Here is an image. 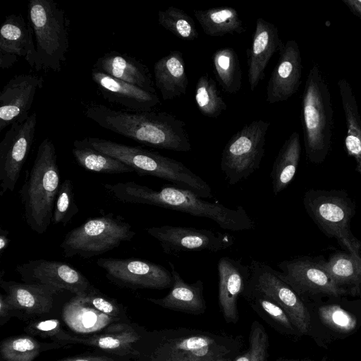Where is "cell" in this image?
I'll return each mask as SVG.
<instances>
[{
    "instance_id": "9c48e42d",
    "label": "cell",
    "mask_w": 361,
    "mask_h": 361,
    "mask_svg": "<svg viewBox=\"0 0 361 361\" xmlns=\"http://www.w3.org/2000/svg\"><path fill=\"white\" fill-rule=\"evenodd\" d=\"M303 204L308 215L324 233L335 238L350 254L360 256L361 242L353 235L350 227L355 206L347 194L311 189L305 193Z\"/></svg>"
},
{
    "instance_id": "ac0fdd59",
    "label": "cell",
    "mask_w": 361,
    "mask_h": 361,
    "mask_svg": "<svg viewBox=\"0 0 361 361\" xmlns=\"http://www.w3.org/2000/svg\"><path fill=\"white\" fill-rule=\"evenodd\" d=\"M279 53V59L267 86L268 104L288 100L298 91L302 82V58L297 42L288 40Z\"/></svg>"
},
{
    "instance_id": "b9f144b4",
    "label": "cell",
    "mask_w": 361,
    "mask_h": 361,
    "mask_svg": "<svg viewBox=\"0 0 361 361\" xmlns=\"http://www.w3.org/2000/svg\"><path fill=\"white\" fill-rule=\"evenodd\" d=\"M319 314L322 322L335 331L348 333L356 326L355 317L338 305L322 306Z\"/></svg>"
},
{
    "instance_id": "7c38bea8",
    "label": "cell",
    "mask_w": 361,
    "mask_h": 361,
    "mask_svg": "<svg viewBox=\"0 0 361 361\" xmlns=\"http://www.w3.org/2000/svg\"><path fill=\"white\" fill-rule=\"evenodd\" d=\"M97 264L115 285L133 290L171 288V271L154 262L136 258H99Z\"/></svg>"
},
{
    "instance_id": "44dd1931",
    "label": "cell",
    "mask_w": 361,
    "mask_h": 361,
    "mask_svg": "<svg viewBox=\"0 0 361 361\" xmlns=\"http://www.w3.org/2000/svg\"><path fill=\"white\" fill-rule=\"evenodd\" d=\"M145 331L144 327L129 322H118L91 336H75L74 344L88 345L117 357L136 361L139 353L135 345Z\"/></svg>"
},
{
    "instance_id": "603a6c76",
    "label": "cell",
    "mask_w": 361,
    "mask_h": 361,
    "mask_svg": "<svg viewBox=\"0 0 361 361\" xmlns=\"http://www.w3.org/2000/svg\"><path fill=\"white\" fill-rule=\"evenodd\" d=\"M91 77L106 100L118 104L130 111H152L160 103L156 93L113 78L96 68H92Z\"/></svg>"
},
{
    "instance_id": "f1b7e54d",
    "label": "cell",
    "mask_w": 361,
    "mask_h": 361,
    "mask_svg": "<svg viewBox=\"0 0 361 361\" xmlns=\"http://www.w3.org/2000/svg\"><path fill=\"white\" fill-rule=\"evenodd\" d=\"M301 154V143L298 132L292 133L280 149L270 173L272 191L277 195L293 179Z\"/></svg>"
},
{
    "instance_id": "52a82bcc",
    "label": "cell",
    "mask_w": 361,
    "mask_h": 361,
    "mask_svg": "<svg viewBox=\"0 0 361 361\" xmlns=\"http://www.w3.org/2000/svg\"><path fill=\"white\" fill-rule=\"evenodd\" d=\"M27 20L36 49L34 69L59 72L69 49L68 20L53 0H30Z\"/></svg>"
},
{
    "instance_id": "6da1fadb",
    "label": "cell",
    "mask_w": 361,
    "mask_h": 361,
    "mask_svg": "<svg viewBox=\"0 0 361 361\" xmlns=\"http://www.w3.org/2000/svg\"><path fill=\"white\" fill-rule=\"evenodd\" d=\"M103 185L109 194L122 202L156 206L209 219L221 228L231 231L255 228V222L243 206L231 209L218 202L207 201L192 191L174 185H166L159 190L134 181Z\"/></svg>"
},
{
    "instance_id": "484cf974",
    "label": "cell",
    "mask_w": 361,
    "mask_h": 361,
    "mask_svg": "<svg viewBox=\"0 0 361 361\" xmlns=\"http://www.w3.org/2000/svg\"><path fill=\"white\" fill-rule=\"evenodd\" d=\"M92 68L113 78L156 93L148 68L127 54L115 50L106 52L95 61Z\"/></svg>"
},
{
    "instance_id": "f546056e",
    "label": "cell",
    "mask_w": 361,
    "mask_h": 361,
    "mask_svg": "<svg viewBox=\"0 0 361 361\" xmlns=\"http://www.w3.org/2000/svg\"><path fill=\"white\" fill-rule=\"evenodd\" d=\"M193 13L203 32L211 37L242 34L246 30L238 11L231 6L194 10Z\"/></svg>"
},
{
    "instance_id": "bcb514c9",
    "label": "cell",
    "mask_w": 361,
    "mask_h": 361,
    "mask_svg": "<svg viewBox=\"0 0 361 361\" xmlns=\"http://www.w3.org/2000/svg\"><path fill=\"white\" fill-rule=\"evenodd\" d=\"M8 231L7 230L0 229V256H2L4 252L8 247L10 239L8 237Z\"/></svg>"
},
{
    "instance_id": "5bb4252c",
    "label": "cell",
    "mask_w": 361,
    "mask_h": 361,
    "mask_svg": "<svg viewBox=\"0 0 361 361\" xmlns=\"http://www.w3.org/2000/svg\"><path fill=\"white\" fill-rule=\"evenodd\" d=\"M37 126L33 112L23 122L15 123L0 142V195L13 192L32 145Z\"/></svg>"
},
{
    "instance_id": "836d02e7",
    "label": "cell",
    "mask_w": 361,
    "mask_h": 361,
    "mask_svg": "<svg viewBox=\"0 0 361 361\" xmlns=\"http://www.w3.org/2000/svg\"><path fill=\"white\" fill-rule=\"evenodd\" d=\"M214 75L225 92H238L242 84V71L238 56L231 47L217 49L212 55Z\"/></svg>"
},
{
    "instance_id": "30bf717a",
    "label": "cell",
    "mask_w": 361,
    "mask_h": 361,
    "mask_svg": "<svg viewBox=\"0 0 361 361\" xmlns=\"http://www.w3.org/2000/svg\"><path fill=\"white\" fill-rule=\"evenodd\" d=\"M269 126V121H252L227 142L221 153L220 166L229 185L248 178L259 168Z\"/></svg>"
},
{
    "instance_id": "7dc6e473",
    "label": "cell",
    "mask_w": 361,
    "mask_h": 361,
    "mask_svg": "<svg viewBox=\"0 0 361 361\" xmlns=\"http://www.w3.org/2000/svg\"><path fill=\"white\" fill-rule=\"evenodd\" d=\"M239 355V354H238ZM238 355H228V356H224V357H221L217 360H216L215 361H233L234 358L237 356Z\"/></svg>"
},
{
    "instance_id": "1f68e13d",
    "label": "cell",
    "mask_w": 361,
    "mask_h": 361,
    "mask_svg": "<svg viewBox=\"0 0 361 361\" xmlns=\"http://www.w3.org/2000/svg\"><path fill=\"white\" fill-rule=\"evenodd\" d=\"M61 346L56 342H39L30 335L10 336L0 343V359L1 361H34L42 351Z\"/></svg>"
},
{
    "instance_id": "4dcf8cb0",
    "label": "cell",
    "mask_w": 361,
    "mask_h": 361,
    "mask_svg": "<svg viewBox=\"0 0 361 361\" xmlns=\"http://www.w3.org/2000/svg\"><path fill=\"white\" fill-rule=\"evenodd\" d=\"M242 297L263 320L277 331L289 335L299 334L286 312L269 297L247 287Z\"/></svg>"
},
{
    "instance_id": "8fae6325",
    "label": "cell",
    "mask_w": 361,
    "mask_h": 361,
    "mask_svg": "<svg viewBox=\"0 0 361 361\" xmlns=\"http://www.w3.org/2000/svg\"><path fill=\"white\" fill-rule=\"evenodd\" d=\"M250 268L246 287L269 297L286 312L299 334H308L310 317L300 295L267 263L252 259Z\"/></svg>"
},
{
    "instance_id": "f35d334b",
    "label": "cell",
    "mask_w": 361,
    "mask_h": 361,
    "mask_svg": "<svg viewBox=\"0 0 361 361\" xmlns=\"http://www.w3.org/2000/svg\"><path fill=\"white\" fill-rule=\"evenodd\" d=\"M78 212L73 183L70 179L66 178L59 189L51 223L66 226Z\"/></svg>"
},
{
    "instance_id": "e575fe53",
    "label": "cell",
    "mask_w": 361,
    "mask_h": 361,
    "mask_svg": "<svg viewBox=\"0 0 361 361\" xmlns=\"http://www.w3.org/2000/svg\"><path fill=\"white\" fill-rule=\"evenodd\" d=\"M338 285L361 283V257L353 254L336 253L326 262H318Z\"/></svg>"
},
{
    "instance_id": "7402d4cb",
    "label": "cell",
    "mask_w": 361,
    "mask_h": 361,
    "mask_svg": "<svg viewBox=\"0 0 361 361\" xmlns=\"http://www.w3.org/2000/svg\"><path fill=\"white\" fill-rule=\"evenodd\" d=\"M0 286L5 291L11 315L26 317H39L49 313L54 295L59 293L47 286L0 278Z\"/></svg>"
},
{
    "instance_id": "2e32d148",
    "label": "cell",
    "mask_w": 361,
    "mask_h": 361,
    "mask_svg": "<svg viewBox=\"0 0 361 361\" xmlns=\"http://www.w3.org/2000/svg\"><path fill=\"white\" fill-rule=\"evenodd\" d=\"M277 275L300 296L324 293L338 296L345 293L318 262L303 257L283 260L277 264Z\"/></svg>"
},
{
    "instance_id": "3957f363",
    "label": "cell",
    "mask_w": 361,
    "mask_h": 361,
    "mask_svg": "<svg viewBox=\"0 0 361 361\" xmlns=\"http://www.w3.org/2000/svg\"><path fill=\"white\" fill-rule=\"evenodd\" d=\"M85 115L99 126L145 145L180 152L192 149L185 122L168 112L114 110L93 103L86 106Z\"/></svg>"
},
{
    "instance_id": "8d00e7d4",
    "label": "cell",
    "mask_w": 361,
    "mask_h": 361,
    "mask_svg": "<svg viewBox=\"0 0 361 361\" xmlns=\"http://www.w3.org/2000/svg\"><path fill=\"white\" fill-rule=\"evenodd\" d=\"M158 23L181 39L192 41L198 37L199 34L193 19L184 11L174 6L159 11Z\"/></svg>"
},
{
    "instance_id": "f6af8a7d",
    "label": "cell",
    "mask_w": 361,
    "mask_h": 361,
    "mask_svg": "<svg viewBox=\"0 0 361 361\" xmlns=\"http://www.w3.org/2000/svg\"><path fill=\"white\" fill-rule=\"evenodd\" d=\"M355 16L361 19V0H342Z\"/></svg>"
},
{
    "instance_id": "277c9868",
    "label": "cell",
    "mask_w": 361,
    "mask_h": 361,
    "mask_svg": "<svg viewBox=\"0 0 361 361\" xmlns=\"http://www.w3.org/2000/svg\"><path fill=\"white\" fill-rule=\"evenodd\" d=\"M132 168L140 176H152L190 190L202 198H212V189L200 176L180 161L140 147H133L98 137L78 140Z\"/></svg>"
},
{
    "instance_id": "c3c4849f",
    "label": "cell",
    "mask_w": 361,
    "mask_h": 361,
    "mask_svg": "<svg viewBox=\"0 0 361 361\" xmlns=\"http://www.w3.org/2000/svg\"><path fill=\"white\" fill-rule=\"evenodd\" d=\"M276 361H293V360L280 358V359L276 360Z\"/></svg>"
},
{
    "instance_id": "e0dca14e",
    "label": "cell",
    "mask_w": 361,
    "mask_h": 361,
    "mask_svg": "<svg viewBox=\"0 0 361 361\" xmlns=\"http://www.w3.org/2000/svg\"><path fill=\"white\" fill-rule=\"evenodd\" d=\"M43 84L42 76L30 73L16 75L8 80L0 93V131L30 116L35 94Z\"/></svg>"
},
{
    "instance_id": "d6a6232c",
    "label": "cell",
    "mask_w": 361,
    "mask_h": 361,
    "mask_svg": "<svg viewBox=\"0 0 361 361\" xmlns=\"http://www.w3.org/2000/svg\"><path fill=\"white\" fill-rule=\"evenodd\" d=\"M72 154L77 163L85 169L102 173H126L135 172L123 162L75 140Z\"/></svg>"
},
{
    "instance_id": "7a4b0ae2",
    "label": "cell",
    "mask_w": 361,
    "mask_h": 361,
    "mask_svg": "<svg viewBox=\"0 0 361 361\" xmlns=\"http://www.w3.org/2000/svg\"><path fill=\"white\" fill-rule=\"evenodd\" d=\"M243 336L180 327L145 331L135 348L136 361H215L242 352Z\"/></svg>"
},
{
    "instance_id": "9a60e30c",
    "label": "cell",
    "mask_w": 361,
    "mask_h": 361,
    "mask_svg": "<svg viewBox=\"0 0 361 361\" xmlns=\"http://www.w3.org/2000/svg\"><path fill=\"white\" fill-rule=\"evenodd\" d=\"M16 271L22 281L49 287L61 293L86 295L93 287L88 279L70 264L55 260L32 259L18 265Z\"/></svg>"
},
{
    "instance_id": "ba28073f",
    "label": "cell",
    "mask_w": 361,
    "mask_h": 361,
    "mask_svg": "<svg viewBox=\"0 0 361 361\" xmlns=\"http://www.w3.org/2000/svg\"><path fill=\"white\" fill-rule=\"evenodd\" d=\"M132 228L123 217L109 213L89 219L68 231L60 247L66 258H91L130 241L136 234Z\"/></svg>"
},
{
    "instance_id": "7bdbcfd3",
    "label": "cell",
    "mask_w": 361,
    "mask_h": 361,
    "mask_svg": "<svg viewBox=\"0 0 361 361\" xmlns=\"http://www.w3.org/2000/svg\"><path fill=\"white\" fill-rule=\"evenodd\" d=\"M56 361H133L131 360H120L104 355H79L76 356L68 357L58 360Z\"/></svg>"
},
{
    "instance_id": "d6986e66",
    "label": "cell",
    "mask_w": 361,
    "mask_h": 361,
    "mask_svg": "<svg viewBox=\"0 0 361 361\" xmlns=\"http://www.w3.org/2000/svg\"><path fill=\"white\" fill-rule=\"evenodd\" d=\"M36 49L34 34L21 14L6 17L0 28V68L12 67L23 58L34 68Z\"/></svg>"
},
{
    "instance_id": "ab89813d",
    "label": "cell",
    "mask_w": 361,
    "mask_h": 361,
    "mask_svg": "<svg viewBox=\"0 0 361 361\" xmlns=\"http://www.w3.org/2000/svg\"><path fill=\"white\" fill-rule=\"evenodd\" d=\"M24 331L30 336L49 338L63 346L74 344L76 336L63 329L60 322L56 319L34 320L28 324Z\"/></svg>"
},
{
    "instance_id": "d4e9b609",
    "label": "cell",
    "mask_w": 361,
    "mask_h": 361,
    "mask_svg": "<svg viewBox=\"0 0 361 361\" xmlns=\"http://www.w3.org/2000/svg\"><path fill=\"white\" fill-rule=\"evenodd\" d=\"M173 277V283L169 293L161 298L147 300L163 308L186 314L200 315L207 310L203 295L204 284L201 279L188 283L175 269L173 264L168 262Z\"/></svg>"
},
{
    "instance_id": "8992f818",
    "label": "cell",
    "mask_w": 361,
    "mask_h": 361,
    "mask_svg": "<svg viewBox=\"0 0 361 361\" xmlns=\"http://www.w3.org/2000/svg\"><path fill=\"white\" fill-rule=\"evenodd\" d=\"M300 118L306 157L311 163L320 164L331 150L334 122L329 84L317 62L306 78Z\"/></svg>"
},
{
    "instance_id": "5b68a950",
    "label": "cell",
    "mask_w": 361,
    "mask_h": 361,
    "mask_svg": "<svg viewBox=\"0 0 361 361\" xmlns=\"http://www.w3.org/2000/svg\"><path fill=\"white\" fill-rule=\"evenodd\" d=\"M60 185L56 148L51 140L45 138L19 190L25 221L37 234L44 233L51 223Z\"/></svg>"
},
{
    "instance_id": "74e56055",
    "label": "cell",
    "mask_w": 361,
    "mask_h": 361,
    "mask_svg": "<svg viewBox=\"0 0 361 361\" xmlns=\"http://www.w3.org/2000/svg\"><path fill=\"white\" fill-rule=\"evenodd\" d=\"M269 338L264 326L255 320L248 336V348L240 353L233 361H267L269 356Z\"/></svg>"
},
{
    "instance_id": "ffe728a7",
    "label": "cell",
    "mask_w": 361,
    "mask_h": 361,
    "mask_svg": "<svg viewBox=\"0 0 361 361\" xmlns=\"http://www.w3.org/2000/svg\"><path fill=\"white\" fill-rule=\"evenodd\" d=\"M219 275L218 300L222 316L226 323L239 321L238 300L241 296L250 277V265L241 259L221 257L217 263Z\"/></svg>"
},
{
    "instance_id": "4316f807",
    "label": "cell",
    "mask_w": 361,
    "mask_h": 361,
    "mask_svg": "<svg viewBox=\"0 0 361 361\" xmlns=\"http://www.w3.org/2000/svg\"><path fill=\"white\" fill-rule=\"evenodd\" d=\"M154 84L164 101L185 95L188 85L183 54L171 51L154 66Z\"/></svg>"
},
{
    "instance_id": "60d3db41",
    "label": "cell",
    "mask_w": 361,
    "mask_h": 361,
    "mask_svg": "<svg viewBox=\"0 0 361 361\" xmlns=\"http://www.w3.org/2000/svg\"><path fill=\"white\" fill-rule=\"evenodd\" d=\"M79 297L83 302L118 322H128L125 307L116 300L101 293L95 287L93 286L86 295Z\"/></svg>"
},
{
    "instance_id": "d590c367",
    "label": "cell",
    "mask_w": 361,
    "mask_h": 361,
    "mask_svg": "<svg viewBox=\"0 0 361 361\" xmlns=\"http://www.w3.org/2000/svg\"><path fill=\"white\" fill-rule=\"evenodd\" d=\"M195 99L200 113L209 118H217L227 109L215 80L207 73L201 75L197 82Z\"/></svg>"
},
{
    "instance_id": "ee69618b",
    "label": "cell",
    "mask_w": 361,
    "mask_h": 361,
    "mask_svg": "<svg viewBox=\"0 0 361 361\" xmlns=\"http://www.w3.org/2000/svg\"><path fill=\"white\" fill-rule=\"evenodd\" d=\"M12 317L6 295H0V326L6 324Z\"/></svg>"
},
{
    "instance_id": "4fadbf2b",
    "label": "cell",
    "mask_w": 361,
    "mask_h": 361,
    "mask_svg": "<svg viewBox=\"0 0 361 361\" xmlns=\"http://www.w3.org/2000/svg\"><path fill=\"white\" fill-rule=\"evenodd\" d=\"M165 254L178 256L183 252L206 250L217 252L233 245V235L219 231L192 227L164 225L146 229Z\"/></svg>"
},
{
    "instance_id": "cb8c5ba5",
    "label": "cell",
    "mask_w": 361,
    "mask_h": 361,
    "mask_svg": "<svg viewBox=\"0 0 361 361\" xmlns=\"http://www.w3.org/2000/svg\"><path fill=\"white\" fill-rule=\"evenodd\" d=\"M283 44L274 24L262 18L257 19L251 47L247 49V76L251 91H255L264 78L265 69L271 58L281 51Z\"/></svg>"
},
{
    "instance_id": "83f0119b",
    "label": "cell",
    "mask_w": 361,
    "mask_h": 361,
    "mask_svg": "<svg viewBox=\"0 0 361 361\" xmlns=\"http://www.w3.org/2000/svg\"><path fill=\"white\" fill-rule=\"evenodd\" d=\"M63 318L73 331L86 334L98 333L110 324L118 322L83 302L78 295L64 306Z\"/></svg>"
}]
</instances>
